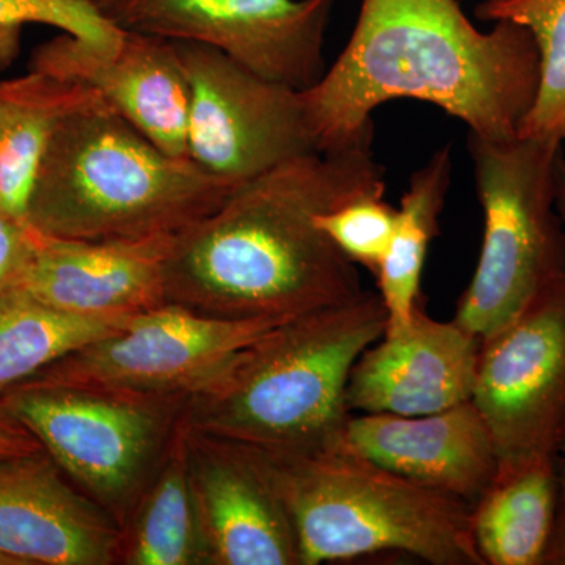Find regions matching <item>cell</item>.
I'll return each mask as SVG.
<instances>
[{
    "label": "cell",
    "mask_w": 565,
    "mask_h": 565,
    "mask_svg": "<svg viewBox=\"0 0 565 565\" xmlns=\"http://www.w3.org/2000/svg\"><path fill=\"white\" fill-rule=\"evenodd\" d=\"M35 230L29 222L18 221L0 212V294L17 281L31 256Z\"/></svg>",
    "instance_id": "484cf974"
},
{
    "label": "cell",
    "mask_w": 565,
    "mask_h": 565,
    "mask_svg": "<svg viewBox=\"0 0 565 565\" xmlns=\"http://www.w3.org/2000/svg\"><path fill=\"white\" fill-rule=\"evenodd\" d=\"M44 24L90 43H115L121 29L107 21L95 0H0V71L21 51L22 29Z\"/></svg>",
    "instance_id": "cb8c5ba5"
},
{
    "label": "cell",
    "mask_w": 565,
    "mask_h": 565,
    "mask_svg": "<svg viewBox=\"0 0 565 565\" xmlns=\"http://www.w3.org/2000/svg\"><path fill=\"white\" fill-rule=\"evenodd\" d=\"M122 530L46 451L0 459V555L14 565L121 563Z\"/></svg>",
    "instance_id": "4fadbf2b"
},
{
    "label": "cell",
    "mask_w": 565,
    "mask_h": 565,
    "mask_svg": "<svg viewBox=\"0 0 565 565\" xmlns=\"http://www.w3.org/2000/svg\"><path fill=\"white\" fill-rule=\"evenodd\" d=\"M31 70L87 85L161 150L189 159V81L177 41L122 31L98 44L62 33L36 47Z\"/></svg>",
    "instance_id": "7c38bea8"
},
{
    "label": "cell",
    "mask_w": 565,
    "mask_h": 565,
    "mask_svg": "<svg viewBox=\"0 0 565 565\" xmlns=\"http://www.w3.org/2000/svg\"><path fill=\"white\" fill-rule=\"evenodd\" d=\"M247 449L288 512L300 565L385 552L433 565H486L471 534V505L459 498L341 445L313 452Z\"/></svg>",
    "instance_id": "5b68a950"
},
{
    "label": "cell",
    "mask_w": 565,
    "mask_h": 565,
    "mask_svg": "<svg viewBox=\"0 0 565 565\" xmlns=\"http://www.w3.org/2000/svg\"><path fill=\"white\" fill-rule=\"evenodd\" d=\"M492 2H500V0H492Z\"/></svg>",
    "instance_id": "1f68e13d"
},
{
    "label": "cell",
    "mask_w": 565,
    "mask_h": 565,
    "mask_svg": "<svg viewBox=\"0 0 565 565\" xmlns=\"http://www.w3.org/2000/svg\"><path fill=\"white\" fill-rule=\"evenodd\" d=\"M557 490V457L498 476L471 508V534L486 565H544Z\"/></svg>",
    "instance_id": "d6986e66"
},
{
    "label": "cell",
    "mask_w": 565,
    "mask_h": 565,
    "mask_svg": "<svg viewBox=\"0 0 565 565\" xmlns=\"http://www.w3.org/2000/svg\"><path fill=\"white\" fill-rule=\"evenodd\" d=\"M481 344L455 319L437 321L419 303L407 327L384 333L353 364L349 411L418 416L468 403Z\"/></svg>",
    "instance_id": "9a60e30c"
},
{
    "label": "cell",
    "mask_w": 565,
    "mask_h": 565,
    "mask_svg": "<svg viewBox=\"0 0 565 565\" xmlns=\"http://www.w3.org/2000/svg\"><path fill=\"white\" fill-rule=\"evenodd\" d=\"M341 446L471 508L500 473L492 434L471 401L429 415L351 414Z\"/></svg>",
    "instance_id": "e0dca14e"
},
{
    "label": "cell",
    "mask_w": 565,
    "mask_h": 565,
    "mask_svg": "<svg viewBox=\"0 0 565 565\" xmlns=\"http://www.w3.org/2000/svg\"><path fill=\"white\" fill-rule=\"evenodd\" d=\"M396 215L384 192H375L322 212L316 222L345 258L375 275L392 243Z\"/></svg>",
    "instance_id": "d4e9b609"
},
{
    "label": "cell",
    "mask_w": 565,
    "mask_h": 565,
    "mask_svg": "<svg viewBox=\"0 0 565 565\" xmlns=\"http://www.w3.org/2000/svg\"><path fill=\"white\" fill-rule=\"evenodd\" d=\"M43 451L39 440L0 404V459Z\"/></svg>",
    "instance_id": "4316f807"
},
{
    "label": "cell",
    "mask_w": 565,
    "mask_h": 565,
    "mask_svg": "<svg viewBox=\"0 0 565 565\" xmlns=\"http://www.w3.org/2000/svg\"><path fill=\"white\" fill-rule=\"evenodd\" d=\"M557 457H559V459H563L565 462V435L563 441H561L559 451H557Z\"/></svg>",
    "instance_id": "f546056e"
},
{
    "label": "cell",
    "mask_w": 565,
    "mask_h": 565,
    "mask_svg": "<svg viewBox=\"0 0 565 565\" xmlns=\"http://www.w3.org/2000/svg\"><path fill=\"white\" fill-rule=\"evenodd\" d=\"M481 21L509 20L533 33L541 54V84L520 137L563 143L565 137V0H500L479 3Z\"/></svg>",
    "instance_id": "603a6c76"
},
{
    "label": "cell",
    "mask_w": 565,
    "mask_h": 565,
    "mask_svg": "<svg viewBox=\"0 0 565 565\" xmlns=\"http://www.w3.org/2000/svg\"><path fill=\"white\" fill-rule=\"evenodd\" d=\"M189 81L188 158L239 185L318 152L302 90L200 43H178Z\"/></svg>",
    "instance_id": "9c48e42d"
},
{
    "label": "cell",
    "mask_w": 565,
    "mask_h": 565,
    "mask_svg": "<svg viewBox=\"0 0 565 565\" xmlns=\"http://www.w3.org/2000/svg\"><path fill=\"white\" fill-rule=\"evenodd\" d=\"M126 565H204L188 465V426L178 423L161 463L122 530Z\"/></svg>",
    "instance_id": "44dd1931"
},
{
    "label": "cell",
    "mask_w": 565,
    "mask_h": 565,
    "mask_svg": "<svg viewBox=\"0 0 565 565\" xmlns=\"http://www.w3.org/2000/svg\"><path fill=\"white\" fill-rule=\"evenodd\" d=\"M79 82L31 70L0 81V212L28 222L41 162L71 111L98 98Z\"/></svg>",
    "instance_id": "ac0fdd59"
},
{
    "label": "cell",
    "mask_w": 565,
    "mask_h": 565,
    "mask_svg": "<svg viewBox=\"0 0 565 565\" xmlns=\"http://www.w3.org/2000/svg\"><path fill=\"white\" fill-rule=\"evenodd\" d=\"M471 403L492 434L498 476L557 457L565 435V280L482 341Z\"/></svg>",
    "instance_id": "30bf717a"
},
{
    "label": "cell",
    "mask_w": 565,
    "mask_h": 565,
    "mask_svg": "<svg viewBox=\"0 0 565 565\" xmlns=\"http://www.w3.org/2000/svg\"><path fill=\"white\" fill-rule=\"evenodd\" d=\"M188 465L204 565H300L288 512L247 448L188 426Z\"/></svg>",
    "instance_id": "5bb4252c"
},
{
    "label": "cell",
    "mask_w": 565,
    "mask_h": 565,
    "mask_svg": "<svg viewBox=\"0 0 565 565\" xmlns=\"http://www.w3.org/2000/svg\"><path fill=\"white\" fill-rule=\"evenodd\" d=\"M557 481H559V490H557L555 526L546 548L544 565H565V462L559 457H557Z\"/></svg>",
    "instance_id": "83f0119b"
},
{
    "label": "cell",
    "mask_w": 565,
    "mask_h": 565,
    "mask_svg": "<svg viewBox=\"0 0 565 565\" xmlns=\"http://www.w3.org/2000/svg\"><path fill=\"white\" fill-rule=\"evenodd\" d=\"M172 237L84 241L35 230L31 256L13 286L73 315L131 316L152 310L167 303L166 264Z\"/></svg>",
    "instance_id": "2e32d148"
},
{
    "label": "cell",
    "mask_w": 565,
    "mask_h": 565,
    "mask_svg": "<svg viewBox=\"0 0 565 565\" xmlns=\"http://www.w3.org/2000/svg\"><path fill=\"white\" fill-rule=\"evenodd\" d=\"M236 188L161 150L98 96L52 137L28 222L66 239L174 236Z\"/></svg>",
    "instance_id": "277c9868"
},
{
    "label": "cell",
    "mask_w": 565,
    "mask_h": 565,
    "mask_svg": "<svg viewBox=\"0 0 565 565\" xmlns=\"http://www.w3.org/2000/svg\"><path fill=\"white\" fill-rule=\"evenodd\" d=\"M555 206L565 226V137L555 169Z\"/></svg>",
    "instance_id": "f1b7e54d"
},
{
    "label": "cell",
    "mask_w": 565,
    "mask_h": 565,
    "mask_svg": "<svg viewBox=\"0 0 565 565\" xmlns=\"http://www.w3.org/2000/svg\"><path fill=\"white\" fill-rule=\"evenodd\" d=\"M371 147L373 140L310 152L237 185L172 237L167 302L212 318L286 321L362 296L356 264L316 218L385 192V170Z\"/></svg>",
    "instance_id": "6da1fadb"
},
{
    "label": "cell",
    "mask_w": 565,
    "mask_h": 565,
    "mask_svg": "<svg viewBox=\"0 0 565 565\" xmlns=\"http://www.w3.org/2000/svg\"><path fill=\"white\" fill-rule=\"evenodd\" d=\"M0 565H14V563L9 557L0 555Z\"/></svg>",
    "instance_id": "4dcf8cb0"
},
{
    "label": "cell",
    "mask_w": 565,
    "mask_h": 565,
    "mask_svg": "<svg viewBox=\"0 0 565 565\" xmlns=\"http://www.w3.org/2000/svg\"><path fill=\"white\" fill-rule=\"evenodd\" d=\"M451 181L452 151L445 145L412 174L401 199L392 243L375 274L386 311L385 333L407 327L422 303L424 264L430 244L440 233V215Z\"/></svg>",
    "instance_id": "ffe728a7"
},
{
    "label": "cell",
    "mask_w": 565,
    "mask_h": 565,
    "mask_svg": "<svg viewBox=\"0 0 565 565\" xmlns=\"http://www.w3.org/2000/svg\"><path fill=\"white\" fill-rule=\"evenodd\" d=\"M541 84L533 33L500 20L481 32L457 0H362L351 40L302 90L318 151L374 139L373 111L416 99L484 139L519 137Z\"/></svg>",
    "instance_id": "7a4b0ae2"
},
{
    "label": "cell",
    "mask_w": 565,
    "mask_h": 565,
    "mask_svg": "<svg viewBox=\"0 0 565 565\" xmlns=\"http://www.w3.org/2000/svg\"><path fill=\"white\" fill-rule=\"evenodd\" d=\"M128 318L68 313L11 286L0 294V394L114 333Z\"/></svg>",
    "instance_id": "7402d4cb"
},
{
    "label": "cell",
    "mask_w": 565,
    "mask_h": 565,
    "mask_svg": "<svg viewBox=\"0 0 565 565\" xmlns=\"http://www.w3.org/2000/svg\"><path fill=\"white\" fill-rule=\"evenodd\" d=\"M121 31L200 43L307 90L327 66L323 41L334 0H95Z\"/></svg>",
    "instance_id": "8fae6325"
},
{
    "label": "cell",
    "mask_w": 565,
    "mask_h": 565,
    "mask_svg": "<svg viewBox=\"0 0 565 565\" xmlns=\"http://www.w3.org/2000/svg\"><path fill=\"white\" fill-rule=\"evenodd\" d=\"M281 322L212 318L167 302L129 316L114 333L70 353L31 381L188 403Z\"/></svg>",
    "instance_id": "ba28073f"
},
{
    "label": "cell",
    "mask_w": 565,
    "mask_h": 565,
    "mask_svg": "<svg viewBox=\"0 0 565 565\" xmlns=\"http://www.w3.org/2000/svg\"><path fill=\"white\" fill-rule=\"evenodd\" d=\"M0 404L121 530L161 463L185 405L33 381L0 394Z\"/></svg>",
    "instance_id": "52a82bcc"
},
{
    "label": "cell",
    "mask_w": 565,
    "mask_h": 565,
    "mask_svg": "<svg viewBox=\"0 0 565 565\" xmlns=\"http://www.w3.org/2000/svg\"><path fill=\"white\" fill-rule=\"evenodd\" d=\"M379 292L288 319L245 349L184 405L195 433L269 452H313L343 440L353 364L384 337Z\"/></svg>",
    "instance_id": "3957f363"
},
{
    "label": "cell",
    "mask_w": 565,
    "mask_h": 565,
    "mask_svg": "<svg viewBox=\"0 0 565 565\" xmlns=\"http://www.w3.org/2000/svg\"><path fill=\"white\" fill-rule=\"evenodd\" d=\"M559 141L468 134L484 237L455 321L486 341L565 280V226L555 206Z\"/></svg>",
    "instance_id": "8992f818"
}]
</instances>
